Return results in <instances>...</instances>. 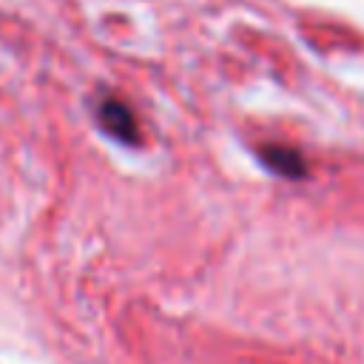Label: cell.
<instances>
[{"mask_svg":"<svg viewBox=\"0 0 364 364\" xmlns=\"http://www.w3.org/2000/svg\"><path fill=\"white\" fill-rule=\"evenodd\" d=\"M97 122L102 125V131L111 139H117L122 145H136L139 142V122H136L134 111L111 94L97 100Z\"/></svg>","mask_w":364,"mask_h":364,"instance_id":"cell-1","label":"cell"},{"mask_svg":"<svg viewBox=\"0 0 364 364\" xmlns=\"http://www.w3.org/2000/svg\"><path fill=\"white\" fill-rule=\"evenodd\" d=\"M256 154H259V162H262L267 171H273L276 176L299 179V176H304V173H307L304 154H301V151H296V148H290V145H279V142H273V145L259 148Z\"/></svg>","mask_w":364,"mask_h":364,"instance_id":"cell-2","label":"cell"}]
</instances>
